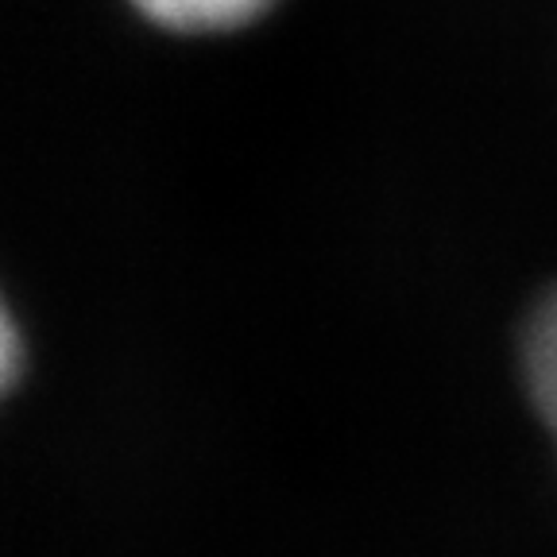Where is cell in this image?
I'll return each mask as SVG.
<instances>
[{
  "label": "cell",
  "mask_w": 557,
  "mask_h": 557,
  "mask_svg": "<svg viewBox=\"0 0 557 557\" xmlns=\"http://www.w3.org/2000/svg\"><path fill=\"white\" fill-rule=\"evenodd\" d=\"M522 375H527V392L534 399V410H539V418L557 442V290H549L534 306L531 322H527Z\"/></svg>",
  "instance_id": "cell-1"
},
{
  "label": "cell",
  "mask_w": 557,
  "mask_h": 557,
  "mask_svg": "<svg viewBox=\"0 0 557 557\" xmlns=\"http://www.w3.org/2000/svg\"><path fill=\"white\" fill-rule=\"evenodd\" d=\"M151 24L171 32H233L256 20L271 0H132Z\"/></svg>",
  "instance_id": "cell-2"
}]
</instances>
